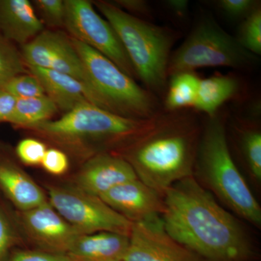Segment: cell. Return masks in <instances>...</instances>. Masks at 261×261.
Returning <instances> with one entry per match:
<instances>
[{"label": "cell", "mask_w": 261, "mask_h": 261, "mask_svg": "<svg viewBox=\"0 0 261 261\" xmlns=\"http://www.w3.org/2000/svg\"><path fill=\"white\" fill-rule=\"evenodd\" d=\"M58 108L47 95L17 99L14 111L8 122L15 126L31 128L49 121Z\"/></svg>", "instance_id": "obj_22"}, {"label": "cell", "mask_w": 261, "mask_h": 261, "mask_svg": "<svg viewBox=\"0 0 261 261\" xmlns=\"http://www.w3.org/2000/svg\"><path fill=\"white\" fill-rule=\"evenodd\" d=\"M37 5L43 20L53 27L64 25L65 16V1L62 0H37Z\"/></svg>", "instance_id": "obj_27"}, {"label": "cell", "mask_w": 261, "mask_h": 261, "mask_svg": "<svg viewBox=\"0 0 261 261\" xmlns=\"http://www.w3.org/2000/svg\"><path fill=\"white\" fill-rule=\"evenodd\" d=\"M236 37L239 44L253 56L261 55V8L242 20Z\"/></svg>", "instance_id": "obj_23"}, {"label": "cell", "mask_w": 261, "mask_h": 261, "mask_svg": "<svg viewBox=\"0 0 261 261\" xmlns=\"http://www.w3.org/2000/svg\"><path fill=\"white\" fill-rule=\"evenodd\" d=\"M202 128L195 115L164 111L150 129L115 153L129 163L139 179L163 195L193 176Z\"/></svg>", "instance_id": "obj_2"}, {"label": "cell", "mask_w": 261, "mask_h": 261, "mask_svg": "<svg viewBox=\"0 0 261 261\" xmlns=\"http://www.w3.org/2000/svg\"><path fill=\"white\" fill-rule=\"evenodd\" d=\"M27 71L25 63L10 41L0 37V89L16 75Z\"/></svg>", "instance_id": "obj_24"}, {"label": "cell", "mask_w": 261, "mask_h": 261, "mask_svg": "<svg viewBox=\"0 0 261 261\" xmlns=\"http://www.w3.org/2000/svg\"><path fill=\"white\" fill-rule=\"evenodd\" d=\"M47 147L40 141L25 139L19 142L16 148L17 154L25 164L37 166L42 163Z\"/></svg>", "instance_id": "obj_28"}, {"label": "cell", "mask_w": 261, "mask_h": 261, "mask_svg": "<svg viewBox=\"0 0 261 261\" xmlns=\"http://www.w3.org/2000/svg\"><path fill=\"white\" fill-rule=\"evenodd\" d=\"M10 261H77L67 253L24 250L16 252Z\"/></svg>", "instance_id": "obj_30"}, {"label": "cell", "mask_w": 261, "mask_h": 261, "mask_svg": "<svg viewBox=\"0 0 261 261\" xmlns=\"http://www.w3.org/2000/svg\"><path fill=\"white\" fill-rule=\"evenodd\" d=\"M189 2L187 0H168L165 2L167 9L178 18H186L189 13Z\"/></svg>", "instance_id": "obj_34"}, {"label": "cell", "mask_w": 261, "mask_h": 261, "mask_svg": "<svg viewBox=\"0 0 261 261\" xmlns=\"http://www.w3.org/2000/svg\"><path fill=\"white\" fill-rule=\"evenodd\" d=\"M255 61L256 56L245 50L211 15H202L187 39L171 53L168 75L216 67L242 69L252 66Z\"/></svg>", "instance_id": "obj_7"}, {"label": "cell", "mask_w": 261, "mask_h": 261, "mask_svg": "<svg viewBox=\"0 0 261 261\" xmlns=\"http://www.w3.org/2000/svg\"><path fill=\"white\" fill-rule=\"evenodd\" d=\"M17 98L5 89H0V122L8 121L13 114Z\"/></svg>", "instance_id": "obj_32"}, {"label": "cell", "mask_w": 261, "mask_h": 261, "mask_svg": "<svg viewBox=\"0 0 261 261\" xmlns=\"http://www.w3.org/2000/svg\"><path fill=\"white\" fill-rule=\"evenodd\" d=\"M227 117H207L197 148L193 177L239 219L260 228L261 207L233 159L226 133Z\"/></svg>", "instance_id": "obj_3"}, {"label": "cell", "mask_w": 261, "mask_h": 261, "mask_svg": "<svg viewBox=\"0 0 261 261\" xmlns=\"http://www.w3.org/2000/svg\"><path fill=\"white\" fill-rule=\"evenodd\" d=\"M118 8L123 10H127L126 13H134V16L137 17V15L148 19L152 16V9L149 6L148 2L145 0H118L113 3ZM142 19V18H141Z\"/></svg>", "instance_id": "obj_31"}, {"label": "cell", "mask_w": 261, "mask_h": 261, "mask_svg": "<svg viewBox=\"0 0 261 261\" xmlns=\"http://www.w3.org/2000/svg\"><path fill=\"white\" fill-rule=\"evenodd\" d=\"M216 5L228 18L241 20L260 6V2L255 0H219Z\"/></svg>", "instance_id": "obj_26"}, {"label": "cell", "mask_w": 261, "mask_h": 261, "mask_svg": "<svg viewBox=\"0 0 261 261\" xmlns=\"http://www.w3.org/2000/svg\"><path fill=\"white\" fill-rule=\"evenodd\" d=\"M3 89L13 94L17 99L46 95L42 84L32 74L16 75L6 84Z\"/></svg>", "instance_id": "obj_25"}, {"label": "cell", "mask_w": 261, "mask_h": 261, "mask_svg": "<svg viewBox=\"0 0 261 261\" xmlns=\"http://www.w3.org/2000/svg\"><path fill=\"white\" fill-rule=\"evenodd\" d=\"M27 67L31 74L42 84L46 95L50 98L57 108L64 112H68L84 103L92 104L90 94L80 81L55 70Z\"/></svg>", "instance_id": "obj_17"}, {"label": "cell", "mask_w": 261, "mask_h": 261, "mask_svg": "<svg viewBox=\"0 0 261 261\" xmlns=\"http://www.w3.org/2000/svg\"><path fill=\"white\" fill-rule=\"evenodd\" d=\"M43 168L53 175H62L68 170L69 162L64 152L57 149H47L42 163Z\"/></svg>", "instance_id": "obj_29"}, {"label": "cell", "mask_w": 261, "mask_h": 261, "mask_svg": "<svg viewBox=\"0 0 261 261\" xmlns=\"http://www.w3.org/2000/svg\"><path fill=\"white\" fill-rule=\"evenodd\" d=\"M166 231L203 261H255L258 252L240 219L193 176L165 192Z\"/></svg>", "instance_id": "obj_1"}, {"label": "cell", "mask_w": 261, "mask_h": 261, "mask_svg": "<svg viewBox=\"0 0 261 261\" xmlns=\"http://www.w3.org/2000/svg\"><path fill=\"white\" fill-rule=\"evenodd\" d=\"M241 83L233 74L217 73L202 80L194 109L214 116L221 106L240 93Z\"/></svg>", "instance_id": "obj_19"}, {"label": "cell", "mask_w": 261, "mask_h": 261, "mask_svg": "<svg viewBox=\"0 0 261 261\" xmlns=\"http://www.w3.org/2000/svg\"><path fill=\"white\" fill-rule=\"evenodd\" d=\"M23 217L25 227L44 251L68 254L75 238L82 234L47 202L23 211Z\"/></svg>", "instance_id": "obj_14"}, {"label": "cell", "mask_w": 261, "mask_h": 261, "mask_svg": "<svg viewBox=\"0 0 261 261\" xmlns=\"http://www.w3.org/2000/svg\"><path fill=\"white\" fill-rule=\"evenodd\" d=\"M0 185L12 201L23 211L32 210L47 202L41 189L18 168L0 166Z\"/></svg>", "instance_id": "obj_20"}, {"label": "cell", "mask_w": 261, "mask_h": 261, "mask_svg": "<svg viewBox=\"0 0 261 261\" xmlns=\"http://www.w3.org/2000/svg\"><path fill=\"white\" fill-rule=\"evenodd\" d=\"M136 178L135 170L122 156L100 152L84 164L77 176L76 188L99 197L113 187Z\"/></svg>", "instance_id": "obj_13"}, {"label": "cell", "mask_w": 261, "mask_h": 261, "mask_svg": "<svg viewBox=\"0 0 261 261\" xmlns=\"http://www.w3.org/2000/svg\"><path fill=\"white\" fill-rule=\"evenodd\" d=\"M122 261H203L166 231L161 216L133 223Z\"/></svg>", "instance_id": "obj_11"}, {"label": "cell", "mask_w": 261, "mask_h": 261, "mask_svg": "<svg viewBox=\"0 0 261 261\" xmlns=\"http://www.w3.org/2000/svg\"><path fill=\"white\" fill-rule=\"evenodd\" d=\"M159 115L150 119H133L87 102L65 113L60 119L49 120L31 128L70 145L79 142L94 145L99 153L117 152L150 129Z\"/></svg>", "instance_id": "obj_5"}, {"label": "cell", "mask_w": 261, "mask_h": 261, "mask_svg": "<svg viewBox=\"0 0 261 261\" xmlns=\"http://www.w3.org/2000/svg\"><path fill=\"white\" fill-rule=\"evenodd\" d=\"M96 6L114 29L145 88L163 99L167 89L168 67L178 33L137 18L109 2Z\"/></svg>", "instance_id": "obj_4"}, {"label": "cell", "mask_w": 261, "mask_h": 261, "mask_svg": "<svg viewBox=\"0 0 261 261\" xmlns=\"http://www.w3.org/2000/svg\"><path fill=\"white\" fill-rule=\"evenodd\" d=\"M128 245V236L101 231L80 234L68 254L77 261H122Z\"/></svg>", "instance_id": "obj_18"}, {"label": "cell", "mask_w": 261, "mask_h": 261, "mask_svg": "<svg viewBox=\"0 0 261 261\" xmlns=\"http://www.w3.org/2000/svg\"><path fill=\"white\" fill-rule=\"evenodd\" d=\"M43 29L42 20L28 0H0V32L5 39L24 45Z\"/></svg>", "instance_id": "obj_16"}, {"label": "cell", "mask_w": 261, "mask_h": 261, "mask_svg": "<svg viewBox=\"0 0 261 261\" xmlns=\"http://www.w3.org/2000/svg\"><path fill=\"white\" fill-rule=\"evenodd\" d=\"M22 58L27 66L55 70L80 81L95 106L90 80L71 39L58 32L43 31L23 45Z\"/></svg>", "instance_id": "obj_10"}, {"label": "cell", "mask_w": 261, "mask_h": 261, "mask_svg": "<svg viewBox=\"0 0 261 261\" xmlns=\"http://www.w3.org/2000/svg\"><path fill=\"white\" fill-rule=\"evenodd\" d=\"M49 204L82 234L110 231L129 236L132 224L99 197L78 188L53 187Z\"/></svg>", "instance_id": "obj_8"}, {"label": "cell", "mask_w": 261, "mask_h": 261, "mask_svg": "<svg viewBox=\"0 0 261 261\" xmlns=\"http://www.w3.org/2000/svg\"><path fill=\"white\" fill-rule=\"evenodd\" d=\"M99 198L132 223L161 216L165 210L163 195L139 178L113 187Z\"/></svg>", "instance_id": "obj_12"}, {"label": "cell", "mask_w": 261, "mask_h": 261, "mask_svg": "<svg viewBox=\"0 0 261 261\" xmlns=\"http://www.w3.org/2000/svg\"><path fill=\"white\" fill-rule=\"evenodd\" d=\"M65 6L64 25L73 37L72 39L95 49L132 79H137L133 65L114 29L108 20L97 14L92 3L87 0H65Z\"/></svg>", "instance_id": "obj_9"}, {"label": "cell", "mask_w": 261, "mask_h": 261, "mask_svg": "<svg viewBox=\"0 0 261 261\" xmlns=\"http://www.w3.org/2000/svg\"><path fill=\"white\" fill-rule=\"evenodd\" d=\"M163 98L164 111L178 112L195 107L201 79L195 72H181L168 78Z\"/></svg>", "instance_id": "obj_21"}, {"label": "cell", "mask_w": 261, "mask_h": 261, "mask_svg": "<svg viewBox=\"0 0 261 261\" xmlns=\"http://www.w3.org/2000/svg\"><path fill=\"white\" fill-rule=\"evenodd\" d=\"M11 243V233L4 218L0 214V260H2Z\"/></svg>", "instance_id": "obj_33"}, {"label": "cell", "mask_w": 261, "mask_h": 261, "mask_svg": "<svg viewBox=\"0 0 261 261\" xmlns=\"http://www.w3.org/2000/svg\"><path fill=\"white\" fill-rule=\"evenodd\" d=\"M227 127V125H226ZM230 142L251 185H261V130L256 122L238 118L230 123Z\"/></svg>", "instance_id": "obj_15"}, {"label": "cell", "mask_w": 261, "mask_h": 261, "mask_svg": "<svg viewBox=\"0 0 261 261\" xmlns=\"http://www.w3.org/2000/svg\"><path fill=\"white\" fill-rule=\"evenodd\" d=\"M71 41L89 75L96 106L133 119H150L162 112L159 97L95 49Z\"/></svg>", "instance_id": "obj_6"}]
</instances>
